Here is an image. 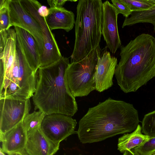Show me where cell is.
<instances>
[{"label": "cell", "mask_w": 155, "mask_h": 155, "mask_svg": "<svg viewBox=\"0 0 155 155\" xmlns=\"http://www.w3.org/2000/svg\"><path fill=\"white\" fill-rule=\"evenodd\" d=\"M140 122L132 104L109 97L88 109L76 133L82 143L97 142L134 131Z\"/></svg>", "instance_id": "obj_1"}, {"label": "cell", "mask_w": 155, "mask_h": 155, "mask_svg": "<svg viewBox=\"0 0 155 155\" xmlns=\"http://www.w3.org/2000/svg\"><path fill=\"white\" fill-rule=\"evenodd\" d=\"M77 124L71 117L59 113L46 115L40 128L45 136L51 141L60 143L75 133Z\"/></svg>", "instance_id": "obj_9"}, {"label": "cell", "mask_w": 155, "mask_h": 155, "mask_svg": "<svg viewBox=\"0 0 155 155\" xmlns=\"http://www.w3.org/2000/svg\"><path fill=\"white\" fill-rule=\"evenodd\" d=\"M142 127L139 124L136 129L130 134H124L118 140V150L121 153L130 150L138 147L150 137L142 134Z\"/></svg>", "instance_id": "obj_17"}, {"label": "cell", "mask_w": 155, "mask_h": 155, "mask_svg": "<svg viewBox=\"0 0 155 155\" xmlns=\"http://www.w3.org/2000/svg\"><path fill=\"white\" fill-rule=\"evenodd\" d=\"M118 14L116 8L109 1L103 3L101 33L107 47L114 54L121 46L117 24Z\"/></svg>", "instance_id": "obj_11"}, {"label": "cell", "mask_w": 155, "mask_h": 155, "mask_svg": "<svg viewBox=\"0 0 155 155\" xmlns=\"http://www.w3.org/2000/svg\"><path fill=\"white\" fill-rule=\"evenodd\" d=\"M116 58L106 51L101 53L96 66L94 80L95 90L102 92L113 85V78L117 65Z\"/></svg>", "instance_id": "obj_12"}, {"label": "cell", "mask_w": 155, "mask_h": 155, "mask_svg": "<svg viewBox=\"0 0 155 155\" xmlns=\"http://www.w3.org/2000/svg\"><path fill=\"white\" fill-rule=\"evenodd\" d=\"M68 1L65 0H48L47 2L50 8H60L62 7L66 2Z\"/></svg>", "instance_id": "obj_25"}, {"label": "cell", "mask_w": 155, "mask_h": 155, "mask_svg": "<svg viewBox=\"0 0 155 155\" xmlns=\"http://www.w3.org/2000/svg\"><path fill=\"white\" fill-rule=\"evenodd\" d=\"M103 2L101 0H80L77 7L75 40L71 63L79 61L99 46Z\"/></svg>", "instance_id": "obj_4"}, {"label": "cell", "mask_w": 155, "mask_h": 155, "mask_svg": "<svg viewBox=\"0 0 155 155\" xmlns=\"http://www.w3.org/2000/svg\"><path fill=\"white\" fill-rule=\"evenodd\" d=\"M59 145L48 139L39 127L27 134L25 149L28 155H54Z\"/></svg>", "instance_id": "obj_13"}, {"label": "cell", "mask_w": 155, "mask_h": 155, "mask_svg": "<svg viewBox=\"0 0 155 155\" xmlns=\"http://www.w3.org/2000/svg\"><path fill=\"white\" fill-rule=\"evenodd\" d=\"M10 23L29 32L34 38L38 45L41 57L43 47L41 27L35 19L23 7L19 0H8Z\"/></svg>", "instance_id": "obj_10"}, {"label": "cell", "mask_w": 155, "mask_h": 155, "mask_svg": "<svg viewBox=\"0 0 155 155\" xmlns=\"http://www.w3.org/2000/svg\"><path fill=\"white\" fill-rule=\"evenodd\" d=\"M8 155H28V154L25 149H24L11 153Z\"/></svg>", "instance_id": "obj_27"}, {"label": "cell", "mask_w": 155, "mask_h": 155, "mask_svg": "<svg viewBox=\"0 0 155 155\" xmlns=\"http://www.w3.org/2000/svg\"><path fill=\"white\" fill-rule=\"evenodd\" d=\"M140 23L151 24L155 31V5L147 10L132 12L128 17L125 18L122 28Z\"/></svg>", "instance_id": "obj_18"}, {"label": "cell", "mask_w": 155, "mask_h": 155, "mask_svg": "<svg viewBox=\"0 0 155 155\" xmlns=\"http://www.w3.org/2000/svg\"><path fill=\"white\" fill-rule=\"evenodd\" d=\"M0 155H5L4 152L2 151L1 147L0 148Z\"/></svg>", "instance_id": "obj_29"}, {"label": "cell", "mask_w": 155, "mask_h": 155, "mask_svg": "<svg viewBox=\"0 0 155 155\" xmlns=\"http://www.w3.org/2000/svg\"><path fill=\"white\" fill-rule=\"evenodd\" d=\"M130 8L132 12L150 8L155 5V0H121Z\"/></svg>", "instance_id": "obj_22"}, {"label": "cell", "mask_w": 155, "mask_h": 155, "mask_svg": "<svg viewBox=\"0 0 155 155\" xmlns=\"http://www.w3.org/2000/svg\"><path fill=\"white\" fill-rule=\"evenodd\" d=\"M141 127L144 134L150 138L155 137V110L144 116Z\"/></svg>", "instance_id": "obj_20"}, {"label": "cell", "mask_w": 155, "mask_h": 155, "mask_svg": "<svg viewBox=\"0 0 155 155\" xmlns=\"http://www.w3.org/2000/svg\"><path fill=\"white\" fill-rule=\"evenodd\" d=\"M131 150L136 155H151L155 153V137L150 138L142 144Z\"/></svg>", "instance_id": "obj_23"}, {"label": "cell", "mask_w": 155, "mask_h": 155, "mask_svg": "<svg viewBox=\"0 0 155 155\" xmlns=\"http://www.w3.org/2000/svg\"><path fill=\"white\" fill-rule=\"evenodd\" d=\"M120 48L114 74L117 84L125 93L135 92L155 78V38L143 33Z\"/></svg>", "instance_id": "obj_2"}, {"label": "cell", "mask_w": 155, "mask_h": 155, "mask_svg": "<svg viewBox=\"0 0 155 155\" xmlns=\"http://www.w3.org/2000/svg\"><path fill=\"white\" fill-rule=\"evenodd\" d=\"M48 15L45 18L50 29H61L68 32L73 28L75 23V15L71 11L63 7L50 8Z\"/></svg>", "instance_id": "obj_16"}, {"label": "cell", "mask_w": 155, "mask_h": 155, "mask_svg": "<svg viewBox=\"0 0 155 155\" xmlns=\"http://www.w3.org/2000/svg\"><path fill=\"white\" fill-rule=\"evenodd\" d=\"M45 114L39 110L28 114L22 121L27 134L40 127Z\"/></svg>", "instance_id": "obj_19"}, {"label": "cell", "mask_w": 155, "mask_h": 155, "mask_svg": "<svg viewBox=\"0 0 155 155\" xmlns=\"http://www.w3.org/2000/svg\"><path fill=\"white\" fill-rule=\"evenodd\" d=\"M37 79V73L29 64L17 36L15 59L10 71L5 75L0 87V98L29 99L35 91Z\"/></svg>", "instance_id": "obj_5"}, {"label": "cell", "mask_w": 155, "mask_h": 155, "mask_svg": "<svg viewBox=\"0 0 155 155\" xmlns=\"http://www.w3.org/2000/svg\"><path fill=\"white\" fill-rule=\"evenodd\" d=\"M101 51L99 45L84 58L70 63L68 67L65 74V81L75 98L87 96L95 90L94 77Z\"/></svg>", "instance_id": "obj_6"}, {"label": "cell", "mask_w": 155, "mask_h": 155, "mask_svg": "<svg viewBox=\"0 0 155 155\" xmlns=\"http://www.w3.org/2000/svg\"><path fill=\"white\" fill-rule=\"evenodd\" d=\"M123 155H136L131 150H127L125 151Z\"/></svg>", "instance_id": "obj_28"}, {"label": "cell", "mask_w": 155, "mask_h": 155, "mask_svg": "<svg viewBox=\"0 0 155 155\" xmlns=\"http://www.w3.org/2000/svg\"><path fill=\"white\" fill-rule=\"evenodd\" d=\"M24 8L37 21L41 29L43 41V51L40 57V67L49 66L62 57L54 35L48 26L45 18L39 15L38 8L41 5L35 0H20Z\"/></svg>", "instance_id": "obj_7"}, {"label": "cell", "mask_w": 155, "mask_h": 155, "mask_svg": "<svg viewBox=\"0 0 155 155\" xmlns=\"http://www.w3.org/2000/svg\"><path fill=\"white\" fill-rule=\"evenodd\" d=\"M8 3V0H0V31L7 30L12 26Z\"/></svg>", "instance_id": "obj_21"}, {"label": "cell", "mask_w": 155, "mask_h": 155, "mask_svg": "<svg viewBox=\"0 0 155 155\" xmlns=\"http://www.w3.org/2000/svg\"><path fill=\"white\" fill-rule=\"evenodd\" d=\"M27 139V133L21 122L8 131L0 133L2 151L8 155L25 149Z\"/></svg>", "instance_id": "obj_14"}, {"label": "cell", "mask_w": 155, "mask_h": 155, "mask_svg": "<svg viewBox=\"0 0 155 155\" xmlns=\"http://www.w3.org/2000/svg\"><path fill=\"white\" fill-rule=\"evenodd\" d=\"M49 12V8L44 5L41 6L38 10V12L39 15L45 18L48 15Z\"/></svg>", "instance_id": "obj_26"}, {"label": "cell", "mask_w": 155, "mask_h": 155, "mask_svg": "<svg viewBox=\"0 0 155 155\" xmlns=\"http://www.w3.org/2000/svg\"><path fill=\"white\" fill-rule=\"evenodd\" d=\"M31 108L29 99L0 98V133L8 131L22 122Z\"/></svg>", "instance_id": "obj_8"}, {"label": "cell", "mask_w": 155, "mask_h": 155, "mask_svg": "<svg viewBox=\"0 0 155 155\" xmlns=\"http://www.w3.org/2000/svg\"><path fill=\"white\" fill-rule=\"evenodd\" d=\"M70 63L63 57L49 66L39 67L35 91L32 97L35 109L46 115L59 113L71 117L77 112L75 97L65 82V74Z\"/></svg>", "instance_id": "obj_3"}, {"label": "cell", "mask_w": 155, "mask_h": 155, "mask_svg": "<svg viewBox=\"0 0 155 155\" xmlns=\"http://www.w3.org/2000/svg\"><path fill=\"white\" fill-rule=\"evenodd\" d=\"M111 1L118 14H122L125 18L130 15L132 12L130 9L121 0H112Z\"/></svg>", "instance_id": "obj_24"}, {"label": "cell", "mask_w": 155, "mask_h": 155, "mask_svg": "<svg viewBox=\"0 0 155 155\" xmlns=\"http://www.w3.org/2000/svg\"><path fill=\"white\" fill-rule=\"evenodd\" d=\"M26 59L30 66L37 73L40 66V56L37 43L33 36L28 31L14 26Z\"/></svg>", "instance_id": "obj_15"}]
</instances>
